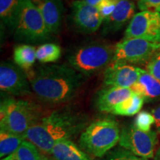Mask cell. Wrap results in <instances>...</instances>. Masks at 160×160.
Segmentation results:
<instances>
[{
  "instance_id": "33",
  "label": "cell",
  "mask_w": 160,
  "mask_h": 160,
  "mask_svg": "<svg viewBox=\"0 0 160 160\" xmlns=\"http://www.w3.org/2000/svg\"><path fill=\"white\" fill-rule=\"evenodd\" d=\"M138 1H139V0H138Z\"/></svg>"
},
{
  "instance_id": "17",
  "label": "cell",
  "mask_w": 160,
  "mask_h": 160,
  "mask_svg": "<svg viewBox=\"0 0 160 160\" xmlns=\"http://www.w3.org/2000/svg\"><path fill=\"white\" fill-rule=\"evenodd\" d=\"M51 155L55 160H92L86 152L71 139L57 142L53 146Z\"/></svg>"
},
{
  "instance_id": "24",
  "label": "cell",
  "mask_w": 160,
  "mask_h": 160,
  "mask_svg": "<svg viewBox=\"0 0 160 160\" xmlns=\"http://www.w3.org/2000/svg\"><path fill=\"white\" fill-rule=\"evenodd\" d=\"M153 123H155V119L153 114L145 111H140L134 121L136 127L145 132L151 131V128Z\"/></svg>"
},
{
  "instance_id": "1",
  "label": "cell",
  "mask_w": 160,
  "mask_h": 160,
  "mask_svg": "<svg viewBox=\"0 0 160 160\" xmlns=\"http://www.w3.org/2000/svg\"><path fill=\"white\" fill-rule=\"evenodd\" d=\"M31 89L40 100L58 104L74 97L85 77L67 65H51L37 68L27 73Z\"/></svg>"
},
{
  "instance_id": "8",
  "label": "cell",
  "mask_w": 160,
  "mask_h": 160,
  "mask_svg": "<svg viewBox=\"0 0 160 160\" xmlns=\"http://www.w3.org/2000/svg\"><path fill=\"white\" fill-rule=\"evenodd\" d=\"M157 143V132L142 131L134 125L124 128L120 133L119 145L130 153L143 159L153 157Z\"/></svg>"
},
{
  "instance_id": "10",
  "label": "cell",
  "mask_w": 160,
  "mask_h": 160,
  "mask_svg": "<svg viewBox=\"0 0 160 160\" xmlns=\"http://www.w3.org/2000/svg\"><path fill=\"white\" fill-rule=\"evenodd\" d=\"M0 89L14 96L31 93V86L27 73L11 62H2L0 65Z\"/></svg>"
},
{
  "instance_id": "25",
  "label": "cell",
  "mask_w": 160,
  "mask_h": 160,
  "mask_svg": "<svg viewBox=\"0 0 160 160\" xmlns=\"http://www.w3.org/2000/svg\"><path fill=\"white\" fill-rule=\"evenodd\" d=\"M118 2L119 0H103L97 6V8L104 20L108 18L113 13L117 7Z\"/></svg>"
},
{
  "instance_id": "32",
  "label": "cell",
  "mask_w": 160,
  "mask_h": 160,
  "mask_svg": "<svg viewBox=\"0 0 160 160\" xmlns=\"http://www.w3.org/2000/svg\"><path fill=\"white\" fill-rule=\"evenodd\" d=\"M42 160H55V159H53V158H50V157H46V156L42 155Z\"/></svg>"
},
{
  "instance_id": "29",
  "label": "cell",
  "mask_w": 160,
  "mask_h": 160,
  "mask_svg": "<svg viewBox=\"0 0 160 160\" xmlns=\"http://www.w3.org/2000/svg\"><path fill=\"white\" fill-rule=\"evenodd\" d=\"M152 114L155 119V125L158 131H160V105L152 110Z\"/></svg>"
},
{
  "instance_id": "28",
  "label": "cell",
  "mask_w": 160,
  "mask_h": 160,
  "mask_svg": "<svg viewBox=\"0 0 160 160\" xmlns=\"http://www.w3.org/2000/svg\"><path fill=\"white\" fill-rule=\"evenodd\" d=\"M138 8L142 11L153 8L156 11L160 12V0H139Z\"/></svg>"
},
{
  "instance_id": "15",
  "label": "cell",
  "mask_w": 160,
  "mask_h": 160,
  "mask_svg": "<svg viewBox=\"0 0 160 160\" xmlns=\"http://www.w3.org/2000/svg\"><path fill=\"white\" fill-rule=\"evenodd\" d=\"M133 94L131 88L107 87L101 90L96 98V106L101 112L111 113L117 105Z\"/></svg>"
},
{
  "instance_id": "19",
  "label": "cell",
  "mask_w": 160,
  "mask_h": 160,
  "mask_svg": "<svg viewBox=\"0 0 160 160\" xmlns=\"http://www.w3.org/2000/svg\"><path fill=\"white\" fill-rule=\"evenodd\" d=\"M36 51L37 50L32 45H18L13 50V62L24 71H30L37 59Z\"/></svg>"
},
{
  "instance_id": "2",
  "label": "cell",
  "mask_w": 160,
  "mask_h": 160,
  "mask_svg": "<svg viewBox=\"0 0 160 160\" xmlns=\"http://www.w3.org/2000/svg\"><path fill=\"white\" fill-rule=\"evenodd\" d=\"M88 119L85 115L71 110L52 112L40 118L25 133V139L39 151L51 154L57 142L71 139L85 130Z\"/></svg>"
},
{
  "instance_id": "18",
  "label": "cell",
  "mask_w": 160,
  "mask_h": 160,
  "mask_svg": "<svg viewBox=\"0 0 160 160\" xmlns=\"http://www.w3.org/2000/svg\"><path fill=\"white\" fill-rule=\"evenodd\" d=\"M22 0H0V18L8 28L15 31L20 13Z\"/></svg>"
},
{
  "instance_id": "20",
  "label": "cell",
  "mask_w": 160,
  "mask_h": 160,
  "mask_svg": "<svg viewBox=\"0 0 160 160\" xmlns=\"http://www.w3.org/2000/svg\"><path fill=\"white\" fill-rule=\"evenodd\" d=\"M25 135H17L0 131V157L2 159L13 154L25 141Z\"/></svg>"
},
{
  "instance_id": "13",
  "label": "cell",
  "mask_w": 160,
  "mask_h": 160,
  "mask_svg": "<svg viewBox=\"0 0 160 160\" xmlns=\"http://www.w3.org/2000/svg\"><path fill=\"white\" fill-rule=\"evenodd\" d=\"M41 13L51 34H57L62 24L65 7L62 0H31Z\"/></svg>"
},
{
  "instance_id": "30",
  "label": "cell",
  "mask_w": 160,
  "mask_h": 160,
  "mask_svg": "<svg viewBox=\"0 0 160 160\" xmlns=\"http://www.w3.org/2000/svg\"><path fill=\"white\" fill-rule=\"evenodd\" d=\"M85 2L89 4L92 6H94V7H97L99 5L100 2L103 1V0H82Z\"/></svg>"
},
{
  "instance_id": "34",
  "label": "cell",
  "mask_w": 160,
  "mask_h": 160,
  "mask_svg": "<svg viewBox=\"0 0 160 160\" xmlns=\"http://www.w3.org/2000/svg\"><path fill=\"white\" fill-rule=\"evenodd\" d=\"M159 13H160V12H159Z\"/></svg>"
},
{
  "instance_id": "21",
  "label": "cell",
  "mask_w": 160,
  "mask_h": 160,
  "mask_svg": "<svg viewBox=\"0 0 160 160\" xmlns=\"http://www.w3.org/2000/svg\"><path fill=\"white\" fill-rule=\"evenodd\" d=\"M144 99L138 93L133 92V94L128 99L122 102L115 107L112 113L119 116H128L131 117L139 113L142 108Z\"/></svg>"
},
{
  "instance_id": "26",
  "label": "cell",
  "mask_w": 160,
  "mask_h": 160,
  "mask_svg": "<svg viewBox=\"0 0 160 160\" xmlns=\"http://www.w3.org/2000/svg\"><path fill=\"white\" fill-rule=\"evenodd\" d=\"M146 71L160 81V51L156 53L147 63Z\"/></svg>"
},
{
  "instance_id": "31",
  "label": "cell",
  "mask_w": 160,
  "mask_h": 160,
  "mask_svg": "<svg viewBox=\"0 0 160 160\" xmlns=\"http://www.w3.org/2000/svg\"><path fill=\"white\" fill-rule=\"evenodd\" d=\"M156 159L157 160H160V147L159 150L157 151V157H156Z\"/></svg>"
},
{
  "instance_id": "3",
  "label": "cell",
  "mask_w": 160,
  "mask_h": 160,
  "mask_svg": "<svg viewBox=\"0 0 160 160\" xmlns=\"http://www.w3.org/2000/svg\"><path fill=\"white\" fill-rule=\"evenodd\" d=\"M120 133L119 125L115 119H97L82 132L79 146L89 154L102 157L119 143Z\"/></svg>"
},
{
  "instance_id": "22",
  "label": "cell",
  "mask_w": 160,
  "mask_h": 160,
  "mask_svg": "<svg viewBox=\"0 0 160 160\" xmlns=\"http://www.w3.org/2000/svg\"><path fill=\"white\" fill-rule=\"evenodd\" d=\"M42 155L40 153L39 150L31 142L25 140L15 153L1 160H42Z\"/></svg>"
},
{
  "instance_id": "9",
  "label": "cell",
  "mask_w": 160,
  "mask_h": 160,
  "mask_svg": "<svg viewBox=\"0 0 160 160\" xmlns=\"http://www.w3.org/2000/svg\"><path fill=\"white\" fill-rule=\"evenodd\" d=\"M139 38L160 43V13L144 11L136 13L125 31L124 39Z\"/></svg>"
},
{
  "instance_id": "14",
  "label": "cell",
  "mask_w": 160,
  "mask_h": 160,
  "mask_svg": "<svg viewBox=\"0 0 160 160\" xmlns=\"http://www.w3.org/2000/svg\"><path fill=\"white\" fill-rule=\"evenodd\" d=\"M135 15V4L131 0H119L113 13L102 23V35H110L122 29Z\"/></svg>"
},
{
  "instance_id": "27",
  "label": "cell",
  "mask_w": 160,
  "mask_h": 160,
  "mask_svg": "<svg viewBox=\"0 0 160 160\" xmlns=\"http://www.w3.org/2000/svg\"><path fill=\"white\" fill-rule=\"evenodd\" d=\"M107 160H147L146 159L139 157L126 150L115 151L108 157Z\"/></svg>"
},
{
  "instance_id": "6",
  "label": "cell",
  "mask_w": 160,
  "mask_h": 160,
  "mask_svg": "<svg viewBox=\"0 0 160 160\" xmlns=\"http://www.w3.org/2000/svg\"><path fill=\"white\" fill-rule=\"evenodd\" d=\"M15 39L26 43H40L51 39L41 13L31 0H22L19 22L14 31Z\"/></svg>"
},
{
  "instance_id": "23",
  "label": "cell",
  "mask_w": 160,
  "mask_h": 160,
  "mask_svg": "<svg viewBox=\"0 0 160 160\" xmlns=\"http://www.w3.org/2000/svg\"><path fill=\"white\" fill-rule=\"evenodd\" d=\"M62 50L54 43H45L40 45L36 51L37 59L41 63L56 62L61 57Z\"/></svg>"
},
{
  "instance_id": "7",
  "label": "cell",
  "mask_w": 160,
  "mask_h": 160,
  "mask_svg": "<svg viewBox=\"0 0 160 160\" xmlns=\"http://www.w3.org/2000/svg\"><path fill=\"white\" fill-rule=\"evenodd\" d=\"M159 51L160 43L152 42L139 38L123 39L115 46L112 62L148 63Z\"/></svg>"
},
{
  "instance_id": "16",
  "label": "cell",
  "mask_w": 160,
  "mask_h": 160,
  "mask_svg": "<svg viewBox=\"0 0 160 160\" xmlns=\"http://www.w3.org/2000/svg\"><path fill=\"white\" fill-rule=\"evenodd\" d=\"M131 90L138 93L148 102L160 99V81L147 71L141 69L139 79Z\"/></svg>"
},
{
  "instance_id": "4",
  "label": "cell",
  "mask_w": 160,
  "mask_h": 160,
  "mask_svg": "<svg viewBox=\"0 0 160 160\" xmlns=\"http://www.w3.org/2000/svg\"><path fill=\"white\" fill-rule=\"evenodd\" d=\"M40 119L34 104L7 98L0 105V128L17 135H25L30 128Z\"/></svg>"
},
{
  "instance_id": "5",
  "label": "cell",
  "mask_w": 160,
  "mask_h": 160,
  "mask_svg": "<svg viewBox=\"0 0 160 160\" xmlns=\"http://www.w3.org/2000/svg\"><path fill=\"white\" fill-rule=\"evenodd\" d=\"M115 48L108 44L93 42L77 48L68 56L71 67L85 77L106 69L113 62Z\"/></svg>"
},
{
  "instance_id": "12",
  "label": "cell",
  "mask_w": 160,
  "mask_h": 160,
  "mask_svg": "<svg viewBox=\"0 0 160 160\" xmlns=\"http://www.w3.org/2000/svg\"><path fill=\"white\" fill-rule=\"evenodd\" d=\"M141 68L128 64L111 62L104 72L103 82L106 87L131 88L139 79Z\"/></svg>"
},
{
  "instance_id": "11",
  "label": "cell",
  "mask_w": 160,
  "mask_h": 160,
  "mask_svg": "<svg viewBox=\"0 0 160 160\" xmlns=\"http://www.w3.org/2000/svg\"><path fill=\"white\" fill-rule=\"evenodd\" d=\"M72 22L78 31L85 33H94L102 25L103 18L97 7L76 0L72 3Z\"/></svg>"
}]
</instances>
